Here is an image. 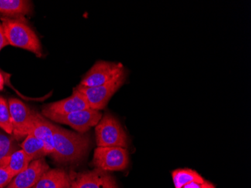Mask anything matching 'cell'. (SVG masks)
<instances>
[{
	"mask_svg": "<svg viewBox=\"0 0 251 188\" xmlns=\"http://www.w3.org/2000/svg\"><path fill=\"white\" fill-rule=\"evenodd\" d=\"M125 72L121 63L99 61L84 76L79 85L93 87L104 85Z\"/></svg>",
	"mask_w": 251,
	"mask_h": 188,
	"instance_id": "cell-6",
	"label": "cell"
},
{
	"mask_svg": "<svg viewBox=\"0 0 251 188\" xmlns=\"http://www.w3.org/2000/svg\"><path fill=\"white\" fill-rule=\"evenodd\" d=\"M15 178V175L11 173L8 169L0 167V188L8 186L10 182Z\"/></svg>",
	"mask_w": 251,
	"mask_h": 188,
	"instance_id": "cell-20",
	"label": "cell"
},
{
	"mask_svg": "<svg viewBox=\"0 0 251 188\" xmlns=\"http://www.w3.org/2000/svg\"><path fill=\"white\" fill-rule=\"evenodd\" d=\"M94 166L105 171H122L129 164L127 150L121 147H97L94 151Z\"/></svg>",
	"mask_w": 251,
	"mask_h": 188,
	"instance_id": "cell-5",
	"label": "cell"
},
{
	"mask_svg": "<svg viewBox=\"0 0 251 188\" xmlns=\"http://www.w3.org/2000/svg\"><path fill=\"white\" fill-rule=\"evenodd\" d=\"M31 11V3L26 0H0V15L5 18L24 20Z\"/></svg>",
	"mask_w": 251,
	"mask_h": 188,
	"instance_id": "cell-14",
	"label": "cell"
},
{
	"mask_svg": "<svg viewBox=\"0 0 251 188\" xmlns=\"http://www.w3.org/2000/svg\"><path fill=\"white\" fill-rule=\"evenodd\" d=\"M201 188H216L215 186L213 185L211 182H207V181H204V183L202 184V187Z\"/></svg>",
	"mask_w": 251,
	"mask_h": 188,
	"instance_id": "cell-23",
	"label": "cell"
},
{
	"mask_svg": "<svg viewBox=\"0 0 251 188\" xmlns=\"http://www.w3.org/2000/svg\"><path fill=\"white\" fill-rule=\"evenodd\" d=\"M101 116L102 114L100 111L89 108L65 115L50 114L47 117L54 122L70 126L77 132L84 134L89 129L97 125Z\"/></svg>",
	"mask_w": 251,
	"mask_h": 188,
	"instance_id": "cell-7",
	"label": "cell"
},
{
	"mask_svg": "<svg viewBox=\"0 0 251 188\" xmlns=\"http://www.w3.org/2000/svg\"><path fill=\"white\" fill-rule=\"evenodd\" d=\"M21 148L31 161L41 159L48 155L44 142L32 134L26 135L25 141L21 144Z\"/></svg>",
	"mask_w": 251,
	"mask_h": 188,
	"instance_id": "cell-16",
	"label": "cell"
},
{
	"mask_svg": "<svg viewBox=\"0 0 251 188\" xmlns=\"http://www.w3.org/2000/svg\"><path fill=\"white\" fill-rule=\"evenodd\" d=\"M0 128L9 135L13 134L8 103L2 97H0Z\"/></svg>",
	"mask_w": 251,
	"mask_h": 188,
	"instance_id": "cell-19",
	"label": "cell"
},
{
	"mask_svg": "<svg viewBox=\"0 0 251 188\" xmlns=\"http://www.w3.org/2000/svg\"><path fill=\"white\" fill-rule=\"evenodd\" d=\"M89 108L90 107L84 96L81 92L75 88L74 93L71 97L60 101L50 103L44 107L42 114L45 117H47L50 114L65 115Z\"/></svg>",
	"mask_w": 251,
	"mask_h": 188,
	"instance_id": "cell-10",
	"label": "cell"
},
{
	"mask_svg": "<svg viewBox=\"0 0 251 188\" xmlns=\"http://www.w3.org/2000/svg\"><path fill=\"white\" fill-rule=\"evenodd\" d=\"M172 176L176 188H181L190 182L205 181L198 172L190 169H176L172 172Z\"/></svg>",
	"mask_w": 251,
	"mask_h": 188,
	"instance_id": "cell-17",
	"label": "cell"
},
{
	"mask_svg": "<svg viewBox=\"0 0 251 188\" xmlns=\"http://www.w3.org/2000/svg\"><path fill=\"white\" fill-rule=\"evenodd\" d=\"M18 151L15 138L0 133V166L4 159Z\"/></svg>",
	"mask_w": 251,
	"mask_h": 188,
	"instance_id": "cell-18",
	"label": "cell"
},
{
	"mask_svg": "<svg viewBox=\"0 0 251 188\" xmlns=\"http://www.w3.org/2000/svg\"><path fill=\"white\" fill-rule=\"evenodd\" d=\"M53 151L50 156L60 163H74L81 161L90 149V135L74 133L53 126Z\"/></svg>",
	"mask_w": 251,
	"mask_h": 188,
	"instance_id": "cell-1",
	"label": "cell"
},
{
	"mask_svg": "<svg viewBox=\"0 0 251 188\" xmlns=\"http://www.w3.org/2000/svg\"><path fill=\"white\" fill-rule=\"evenodd\" d=\"M49 169L43 158L32 161L25 171L12 179L6 188H32Z\"/></svg>",
	"mask_w": 251,
	"mask_h": 188,
	"instance_id": "cell-11",
	"label": "cell"
},
{
	"mask_svg": "<svg viewBox=\"0 0 251 188\" xmlns=\"http://www.w3.org/2000/svg\"><path fill=\"white\" fill-rule=\"evenodd\" d=\"M126 76V74L125 71L116 79L104 85L93 87L78 85L76 89L84 96L90 108L100 111L105 108L111 97L124 84Z\"/></svg>",
	"mask_w": 251,
	"mask_h": 188,
	"instance_id": "cell-4",
	"label": "cell"
},
{
	"mask_svg": "<svg viewBox=\"0 0 251 188\" xmlns=\"http://www.w3.org/2000/svg\"><path fill=\"white\" fill-rule=\"evenodd\" d=\"M53 124L45 119L42 115L36 111L34 112L32 127L29 134H32L44 142L49 155L53 151Z\"/></svg>",
	"mask_w": 251,
	"mask_h": 188,
	"instance_id": "cell-12",
	"label": "cell"
},
{
	"mask_svg": "<svg viewBox=\"0 0 251 188\" xmlns=\"http://www.w3.org/2000/svg\"><path fill=\"white\" fill-rule=\"evenodd\" d=\"M203 183H204V182H190V183L187 184V185H184V186L182 187L181 188H201V187H202Z\"/></svg>",
	"mask_w": 251,
	"mask_h": 188,
	"instance_id": "cell-22",
	"label": "cell"
},
{
	"mask_svg": "<svg viewBox=\"0 0 251 188\" xmlns=\"http://www.w3.org/2000/svg\"><path fill=\"white\" fill-rule=\"evenodd\" d=\"M4 87V79L2 75L0 73V91L3 89Z\"/></svg>",
	"mask_w": 251,
	"mask_h": 188,
	"instance_id": "cell-24",
	"label": "cell"
},
{
	"mask_svg": "<svg viewBox=\"0 0 251 188\" xmlns=\"http://www.w3.org/2000/svg\"><path fill=\"white\" fill-rule=\"evenodd\" d=\"M72 179L63 169H49L32 188H70Z\"/></svg>",
	"mask_w": 251,
	"mask_h": 188,
	"instance_id": "cell-13",
	"label": "cell"
},
{
	"mask_svg": "<svg viewBox=\"0 0 251 188\" xmlns=\"http://www.w3.org/2000/svg\"><path fill=\"white\" fill-rule=\"evenodd\" d=\"M32 162L26 153L23 150H18L11 154L10 156L4 159L0 167H5L8 169L11 173L16 176L18 174L25 171Z\"/></svg>",
	"mask_w": 251,
	"mask_h": 188,
	"instance_id": "cell-15",
	"label": "cell"
},
{
	"mask_svg": "<svg viewBox=\"0 0 251 188\" xmlns=\"http://www.w3.org/2000/svg\"><path fill=\"white\" fill-rule=\"evenodd\" d=\"M7 45H8V43L5 39V35H4L3 28H2V25H0V51Z\"/></svg>",
	"mask_w": 251,
	"mask_h": 188,
	"instance_id": "cell-21",
	"label": "cell"
},
{
	"mask_svg": "<svg viewBox=\"0 0 251 188\" xmlns=\"http://www.w3.org/2000/svg\"><path fill=\"white\" fill-rule=\"evenodd\" d=\"M8 107L14 138L16 140L21 139L29 134L35 111L29 109L25 103L17 99H10Z\"/></svg>",
	"mask_w": 251,
	"mask_h": 188,
	"instance_id": "cell-8",
	"label": "cell"
},
{
	"mask_svg": "<svg viewBox=\"0 0 251 188\" xmlns=\"http://www.w3.org/2000/svg\"><path fill=\"white\" fill-rule=\"evenodd\" d=\"M4 35L8 45L26 49L42 56V46L39 38L26 25L25 20L1 18Z\"/></svg>",
	"mask_w": 251,
	"mask_h": 188,
	"instance_id": "cell-2",
	"label": "cell"
},
{
	"mask_svg": "<svg viewBox=\"0 0 251 188\" xmlns=\"http://www.w3.org/2000/svg\"><path fill=\"white\" fill-rule=\"evenodd\" d=\"M98 147H127V135L116 117L106 113L96 126Z\"/></svg>",
	"mask_w": 251,
	"mask_h": 188,
	"instance_id": "cell-3",
	"label": "cell"
},
{
	"mask_svg": "<svg viewBox=\"0 0 251 188\" xmlns=\"http://www.w3.org/2000/svg\"><path fill=\"white\" fill-rule=\"evenodd\" d=\"M70 188H118V186L108 172L96 169L77 174L72 179Z\"/></svg>",
	"mask_w": 251,
	"mask_h": 188,
	"instance_id": "cell-9",
	"label": "cell"
}]
</instances>
